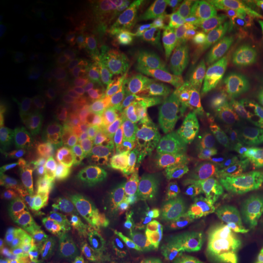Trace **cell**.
<instances>
[{"label": "cell", "instance_id": "obj_4", "mask_svg": "<svg viewBox=\"0 0 263 263\" xmlns=\"http://www.w3.org/2000/svg\"><path fill=\"white\" fill-rule=\"evenodd\" d=\"M164 263H213V252L195 237H167Z\"/></svg>", "mask_w": 263, "mask_h": 263}, {"label": "cell", "instance_id": "obj_7", "mask_svg": "<svg viewBox=\"0 0 263 263\" xmlns=\"http://www.w3.org/2000/svg\"><path fill=\"white\" fill-rule=\"evenodd\" d=\"M125 174H127L125 160H121V158L108 160L101 169L97 171V176L92 178V191H95L97 195H101V197L112 195V193L123 184V180H125Z\"/></svg>", "mask_w": 263, "mask_h": 263}, {"label": "cell", "instance_id": "obj_2", "mask_svg": "<svg viewBox=\"0 0 263 263\" xmlns=\"http://www.w3.org/2000/svg\"><path fill=\"white\" fill-rule=\"evenodd\" d=\"M55 263H117V254L108 237L75 230L57 237Z\"/></svg>", "mask_w": 263, "mask_h": 263}, {"label": "cell", "instance_id": "obj_9", "mask_svg": "<svg viewBox=\"0 0 263 263\" xmlns=\"http://www.w3.org/2000/svg\"><path fill=\"white\" fill-rule=\"evenodd\" d=\"M22 237H24V228H22V224L18 219L5 221V228H3V254H5V257L18 248V243L22 241Z\"/></svg>", "mask_w": 263, "mask_h": 263}, {"label": "cell", "instance_id": "obj_5", "mask_svg": "<svg viewBox=\"0 0 263 263\" xmlns=\"http://www.w3.org/2000/svg\"><path fill=\"white\" fill-rule=\"evenodd\" d=\"M241 235L246 246L254 252H263V197L254 200L248 209L241 213Z\"/></svg>", "mask_w": 263, "mask_h": 263}, {"label": "cell", "instance_id": "obj_3", "mask_svg": "<svg viewBox=\"0 0 263 263\" xmlns=\"http://www.w3.org/2000/svg\"><path fill=\"white\" fill-rule=\"evenodd\" d=\"M31 136V123L27 114L15 108H3L0 112V167L7 171L18 160Z\"/></svg>", "mask_w": 263, "mask_h": 263}, {"label": "cell", "instance_id": "obj_1", "mask_svg": "<svg viewBox=\"0 0 263 263\" xmlns=\"http://www.w3.org/2000/svg\"><path fill=\"white\" fill-rule=\"evenodd\" d=\"M221 154L228 171L246 186H263V125H233L224 134Z\"/></svg>", "mask_w": 263, "mask_h": 263}, {"label": "cell", "instance_id": "obj_10", "mask_svg": "<svg viewBox=\"0 0 263 263\" xmlns=\"http://www.w3.org/2000/svg\"><path fill=\"white\" fill-rule=\"evenodd\" d=\"M252 263H263V252H259L257 257H254V261H252Z\"/></svg>", "mask_w": 263, "mask_h": 263}, {"label": "cell", "instance_id": "obj_8", "mask_svg": "<svg viewBox=\"0 0 263 263\" xmlns=\"http://www.w3.org/2000/svg\"><path fill=\"white\" fill-rule=\"evenodd\" d=\"M164 254H167L164 237H145L132 252L129 263H164Z\"/></svg>", "mask_w": 263, "mask_h": 263}, {"label": "cell", "instance_id": "obj_6", "mask_svg": "<svg viewBox=\"0 0 263 263\" xmlns=\"http://www.w3.org/2000/svg\"><path fill=\"white\" fill-rule=\"evenodd\" d=\"M156 169L162 176H174V178H182V176H191L200 169V160L197 156L189 149H174L162 154L156 160Z\"/></svg>", "mask_w": 263, "mask_h": 263}]
</instances>
